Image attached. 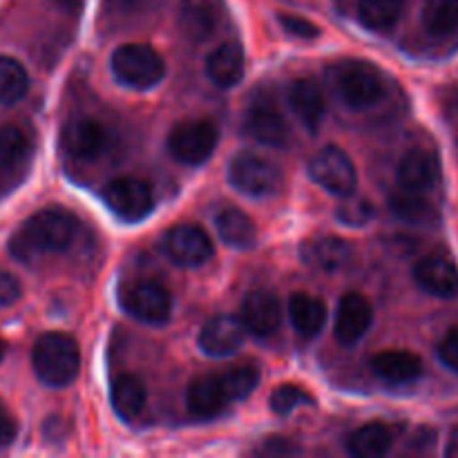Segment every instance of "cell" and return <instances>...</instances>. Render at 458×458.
<instances>
[{
  "label": "cell",
  "instance_id": "obj_1",
  "mask_svg": "<svg viewBox=\"0 0 458 458\" xmlns=\"http://www.w3.org/2000/svg\"><path fill=\"white\" fill-rule=\"evenodd\" d=\"M79 222L61 208H45L21 224L9 240V253L22 264H34L47 255L63 253L74 244Z\"/></svg>",
  "mask_w": 458,
  "mask_h": 458
},
{
  "label": "cell",
  "instance_id": "obj_2",
  "mask_svg": "<svg viewBox=\"0 0 458 458\" xmlns=\"http://www.w3.org/2000/svg\"><path fill=\"white\" fill-rule=\"evenodd\" d=\"M31 367L40 383L47 387H67L74 383L81 369L79 344L67 334H43L31 349Z\"/></svg>",
  "mask_w": 458,
  "mask_h": 458
},
{
  "label": "cell",
  "instance_id": "obj_3",
  "mask_svg": "<svg viewBox=\"0 0 458 458\" xmlns=\"http://www.w3.org/2000/svg\"><path fill=\"white\" fill-rule=\"evenodd\" d=\"M335 94L349 110H371L385 94V76L376 65L365 61L340 63L331 72Z\"/></svg>",
  "mask_w": 458,
  "mask_h": 458
},
{
  "label": "cell",
  "instance_id": "obj_4",
  "mask_svg": "<svg viewBox=\"0 0 458 458\" xmlns=\"http://www.w3.org/2000/svg\"><path fill=\"white\" fill-rule=\"evenodd\" d=\"M112 74L125 88L152 89L164 81L165 63L150 45L128 43L112 54Z\"/></svg>",
  "mask_w": 458,
  "mask_h": 458
},
{
  "label": "cell",
  "instance_id": "obj_5",
  "mask_svg": "<svg viewBox=\"0 0 458 458\" xmlns=\"http://www.w3.org/2000/svg\"><path fill=\"white\" fill-rule=\"evenodd\" d=\"M228 183L240 195L250 199H267L280 192L282 173L273 161L253 152H240L228 165Z\"/></svg>",
  "mask_w": 458,
  "mask_h": 458
},
{
  "label": "cell",
  "instance_id": "obj_6",
  "mask_svg": "<svg viewBox=\"0 0 458 458\" xmlns=\"http://www.w3.org/2000/svg\"><path fill=\"white\" fill-rule=\"evenodd\" d=\"M309 174L320 188H325L329 195L349 197L356 192L358 173L352 157L335 146H327L313 155L309 161Z\"/></svg>",
  "mask_w": 458,
  "mask_h": 458
},
{
  "label": "cell",
  "instance_id": "obj_7",
  "mask_svg": "<svg viewBox=\"0 0 458 458\" xmlns=\"http://www.w3.org/2000/svg\"><path fill=\"white\" fill-rule=\"evenodd\" d=\"M219 134L208 121H183L168 137V150L179 164L201 165L213 157Z\"/></svg>",
  "mask_w": 458,
  "mask_h": 458
},
{
  "label": "cell",
  "instance_id": "obj_8",
  "mask_svg": "<svg viewBox=\"0 0 458 458\" xmlns=\"http://www.w3.org/2000/svg\"><path fill=\"white\" fill-rule=\"evenodd\" d=\"M103 201L107 208L112 210L114 217L121 222H141L148 217L155 206V195L152 188L148 186L143 179L137 177H119L112 179L106 188H103Z\"/></svg>",
  "mask_w": 458,
  "mask_h": 458
},
{
  "label": "cell",
  "instance_id": "obj_9",
  "mask_svg": "<svg viewBox=\"0 0 458 458\" xmlns=\"http://www.w3.org/2000/svg\"><path fill=\"white\" fill-rule=\"evenodd\" d=\"M161 249L170 262L183 268L204 267L215 255L210 235L195 224H179L170 228L161 240Z\"/></svg>",
  "mask_w": 458,
  "mask_h": 458
},
{
  "label": "cell",
  "instance_id": "obj_10",
  "mask_svg": "<svg viewBox=\"0 0 458 458\" xmlns=\"http://www.w3.org/2000/svg\"><path fill=\"white\" fill-rule=\"evenodd\" d=\"M121 307L143 325H164L173 313V298L159 282L141 280L125 286L121 293Z\"/></svg>",
  "mask_w": 458,
  "mask_h": 458
},
{
  "label": "cell",
  "instance_id": "obj_11",
  "mask_svg": "<svg viewBox=\"0 0 458 458\" xmlns=\"http://www.w3.org/2000/svg\"><path fill=\"white\" fill-rule=\"evenodd\" d=\"M244 132L268 148H284L291 141V128L273 101H255L244 116Z\"/></svg>",
  "mask_w": 458,
  "mask_h": 458
},
{
  "label": "cell",
  "instance_id": "obj_12",
  "mask_svg": "<svg viewBox=\"0 0 458 458\" xmlns=\"http://www.w3.org/2000/svg\"><path fill=\"white\" fill-rule=\"evenodd\" d=\"M246 327L240 318L233 316H217L204 325L199 331V344L201 353L210 358H228L233 353L240 352V347L246 340Z\"/></svg>",
  "mask_w": 458,
  "mask_h": 458
},
{
  "label": "cell",
  "instance_id": "obj_13",
  "mask_svg": "<svg viewBox=\"0 0 458 458\" xmlns=\"http://www.w3.org/2000/svg\"><path fill=\"white\" fill-rule=\"evenodd\" d=\"M371 322H374V309H371L369 300L360 293H347L340 300L338 309H335V340L340 344L352 347V344L360 343L365 338Z\"/></svg>",
  "mask_w": 458,
  "mask_h": 458
},
{
  "label": "cell",
  "instance_id": "obj_14",
  "mask_svg": "<svg viewBox=\"0 0 458 458\" xmlns=\"http://www.w3.org/2000/svg\"><path fill=\"white\" fill-rule=\"evenodd\" d=\"M240 320L244 322L246 331L255 338H268L276 334L282 325L280 300L271 291H250L242 302Z\"/></svg>",
  "mask_w": 458,
  "mask_h": 458
},
{
  "label": "cell",
  "instance_id": "obj_15",
  "mask_svg": "<svg viewBox=\"0 0 458 458\" xmlns=\"http://www.w3.org/2000/svg\"><path fill=\"white\" fill-rule=\"evenodd\" d=\"M226 16L224 0H182L179 25L191 40H206L219 30Z\"/></svg>",
  "mask_w": 458,
  "mask_h": 458
},
{
  "label": "cell",
  "instance_id": "obj_16",
  "mask_svg": "<svg viewBox=\"0 0 458 458\" xmlns=\"http://www.w3.org/2000/svg\"><path fill=\"white\" fill-rule=\"evenodd\" d=\"M414 280L428 293L437 298H456L458 295V268L445 255H428L414 267Z\"/></svg>",
  "mask_w": 458,
  "mask_h": 458
},
{
  "label": "cell",
  "instance_id": "obj_17",
  "mask_svg": "<svg viewBox=\"0 0 458 458\" xmlns=\"http://www.w3.org/2000/svg\"><path fill=\"white\" fill-rule=\"evenodd\" d=\"M300 258L313 271L335 273L344 268L352 259V246L344 240L334 235H318L311 237L300 249Z\"/></svg>",
  "mask_w": 458,
  "mask_h": 458
},
{
  "label": "cell",
  "instance_id": "obj_18",
  "mask_svg": "<svg viewBox=\"0 0 458 458\" xmlns=\"http://www.w3.org/2000/svg\"><path fill=\"white\" fill-rule=\"evenodd\" d=\"M438 174H441V164L434 152L411 150L398 164L396 182L403 191L428 192L438 182Z\"/></svg>",
  "mask_w": 458,
  "mask_h": 458
},
{
  "label": "cell",
  "instance_id": "obj_19",
  "mask_svg": "<svg viewBox=\"0 0 458 458\" xmlns=\"http://www.w3.org/2000/svg\"><path fill=\"white\" fill-rule=\"evenodd\" d=\"M30 139L16 125H0V192L7 191L30 161Z\"/></svg>",
  "mask_w": 458,
  "mask_h": 458
},
{
  "label": "cell",
  "instance_id": "obj_20",
  "mask_svg": "<svg viewBox=\"0 0 458 458\" xmlns=\"http://www.w3.org/2000/svg\"><path fill=\"white\" fill-rule=\"evenodd\" d=\"M65 148L74 159L94 161L106 152L107 132L98 121L76 119L65 130Z\"/></svg>",
  "mask_w": 458,
  "mask_h": 458
},
{
  "label": "cell",
  "instance_id": "obj_21",
  "mask_svg": "<svg viewBox=\"0 0 458 458\" xmlns=\"http://www.w3.org/2000/svg\"><path fill=\"white\" fill-rule=\"evenodd\" d=\"M289 106L309 132H318L325 119V97L313 79H298L289 88Z\"/></svg>",
  "mask_w": 458,
  "mask_h": 458
},
{
  "label": "cell",
  "instance_id": "obj_22",
  "mask_svg": "<svg viewBox=\"0 0 458 458\" xmlns=\"http://www.w3.org/2000/svg\"><path fill=\"white\" fill-rule=\"evenodd\" d=\"M244 49L237 43H222L206 58V76L222 89L235 88L244 76Z\"/></svg>",
  "mask_w": 458,
  "mask_h": 458
},
{
  "label": "cell",
  "instance_id": "obj_23",
  "mask_svg": "<svg viewBox=\"0 0 458 458\" xmlns=\"http://www.w3.org/2000/svg\"><path fill=\"white\" fill-rule=\"evenodd\" d=\"M186 403L192 416H197L201 420H208L222 414L231 401H228L226 392H224L219 376L208 374L192 380L191 387H188Z\"/></svg>",
  "mask_w": 458,
  "mask_h": 458
},
{
  "label": "cell",
  "instance_id": "obj_24",
  "mask_svg": "<svg viewBox=\"0 0 458 458\" xmlns=\"http://www.w3.org/2000/svg\"><path fill=\"white\" fill-rule=\"evenodd\" d=\"M371 371L385 383H411L423 374V362L416 353L394 349V352H380L371 360Z\"/></svg>",
  "mask_w": 458,
  "mask_h": 458
},
{
  "label": "cell",
  "instance_id": "obj_25",
  "mask_svg": "<svg viewBox=\"0 0 458 458\" xmlns=\"http://www.w3.org/2000/svg\"><path fill=\"white\" fill-rule=\"evenodd\" d=\"M219 240L237 250H249L258 244V228L246 213L237 208H226L215 219Z\"/></svg>",
  "mask_w": 458,
  "mask_h": 458
},
{
  "label": "cell",
  "instance_id": "obj_26",
  "mask_svg": "<svg viewBox=\"0 0 458 458\" xmlns=\"http://www.w3.org/2000/svg\"><path fill=\"white\" fill-rule=\"evenodd\" d=\"M289 318L293 329L302 338H313L325 329L327 304L316 295L295 293L289 300Z\"/></svg>",
  "mask_w": 458,
  "mask_h": 458
},
{
  "label": "cell",
  "instance_id": "obj_27",
  "mask_svg": "<svg viewBox=\"0 0 458 458\" xmlns=\"http://www.w3.org/2000/svg\"><path fill=\"white\" fill-rule=\"evenodd\" d=\"M389 210L401 222L414 224V226H434L438 222V210L423 197V192L396 191L387 199Z\"/></svg>",
  "mask_w": 458,
  "mask_h": 458
},
{
  "label": "cell",
  "instance_id": "obj_28",
  "mask_svg": "<svg viewBox=\"0 0 458 458\" xmlns=\"http://www.w3.org/2000/svg\"><path fill=\"white\" fill-rule=\"evenodd\" d=\"M392 429L383 423H367L349 434L347 450L356 458H378L385 456L392 447Z\"/></svg>",
  "mask_w": 458,
  "mask_h": 458
},
{
  "label": "cell",
  "instance_id": "obj_29",
  "mask_svg": "<svg viewBox=\"0 0 458 458\" xmlns=\"http://www.w3.org/2000/svg\"><path fill=\"white\" fill-rule=\"evenodd\" d=\"M112 407L123 420H134L146 407V387L132 374H123L112 380Z\"/></svg>",
  "mask_w": 458,
  "mask_h": 458
},
{
  "label": "cell",
  "instance_id": "obj_30",
  "mask_svg": "<svg viewBox=\"0 0 458 458\" xmlns=\"http://www.w3.org/2000/svg\"><path fill=\"white\" fill-rule=\"evenodd\" d=\"M405 12V0H358V21L371 31L392 30Z\"/></svg>",
  "mask_w": 458,
  "mask_h": 458
},
{
  "label": "cell",
  "instance_id": "obj_31",
  "mask_svg": "<svg viewBox=\"0 0 458 458\" xmlns=\"http://www.w3.org/2000/svg\"><path fill=\"white\" fill-rule=\"evenodd\" d=\"M423 27L434 38L458 31V0H425Z\"/></svg>",
  "mask_w": 458,
  "mask_h": 458
},
{
  "label": "cell",
  "instance_id": "obj_32",
  "mask_svg": "<svg viewBox=\"0 0 458 458\" xmlns=\"http://www.w3.org/2000/svg\"><path fill=\"white\" fill-rule=\"evenodd\" d=\"M30 88L27 70L12 56H0V106H13Z\"/></svg>",
  "mask_w": 458,
  "mask_h": 458
},
{
  "label": "cell",
  "instance_id": "obj_33",
  "mask_svg": "<svg viewBox=\"0 0 458 458\" xmlns=\"http://www.w3.org/2000/svg\"><path fill=\"white\" fill-rule=\"evenodd\" d=\"M219 380H222V387L226 392L228 401H244L258 387L259 369L255 365H237L219 374Z\"/></svg>",
  "mask_w": 458,
  "mask_h": 458
},
{
  "label": "cell",
  "instance_id": "obj_34",
  "mask_svg": "<svg viewBox=\"0 0 458 458\" xmlns=\"http://www.w3.org/2000/svg\"><path fill=\"white\" fill-rule=\"evenodd\" d=\"M302 405H313V398L298 385H280L271 394V410L277 416H289L291 411Z\"/></svg>",
  "mask_w": 458,
  "mask_h": 458
},
{
  "label": "cell",
  "instance_id": "obj_35",
  "mask_svg": "<svg viewBox=\"0 0 458 458\" xmlns=\"http://www.w3.org/2000/svg\"><path fill=\"white\" fill-rule=\"evenodd\" d=\"M335 217L344 224V226H365L371 217H374V206L369 201L360 199V197H344L340 208L335 210Z\"/></svg>",
  "mask_w": 458,
  "mask_h": 458
},
{
  "label": "cell",
  "instance_id": "obj_36",
  "mask_svg": "<svg viewBox=\"0 0 458 458\" xmlns=\"http://www.w3.org/2000/svg\"><path fill=\"white\" fill-rule=\"evenodd\" d=\"M280 25L284 27L286 34L295 36L300 40H313L320 36V27L316 22L307 21L302 16H295V13H282L280 16Z\"/></svg>",
  "mask_w": 458,
  "mask_h": 458
},
{
  "label": "cell",
  "instance_id": "obj_37",
  "mask_svg": "<svg viewBox=\"0 0 458 458\" xmlns=\"http://www.w3.org/2000/svg\"><path fill=\"white\" fill-rule=\"evenodd\" d=\"M438 360L458 374V327L450 329L438 344Z\"/></svg>",
  "mask_w": 458,
  "mask_h": 458
},
{
  "label": "cell",
  "instance_id": "obj_38",
  "mask_svg": "<svg viewBox=\"0 0 458 458\" xmlns=\"http://www.w3.org/2000/svg\"><path fill=\"white\" fill-rule=\"evenodd\" d=\"M21 298V284L16 277L7 271H0V309H7Z\"/></svg>",
  "mask_w": 458,
  "mask_h": 458
},
{
  "label": "cell",
  "instance_id": "obj_39",
  "mask_svg": "<svg viewBox=\"0 0 458 458\" xmlns=\"http://www.w3.org/2000/svg\"><path fill=\"white\" fill-rule=\"evenodd\" d=\"M16 432H18L16 419H13L12 411L0 403V447L9 445V443L16 438Z\"/></svg>",
  "mask_w": 458,
  "mask_h": 458
},
{
  "label": "cell",
  "instance_id": "obj_40",
  "mask_svg": "<svg viewBox=\"0 0 458 458\" xmlns=\"http://www.w3.org/2000/svg\"><path fill=\"white\" fill-rule=\"evenodd\" d=\"M300 447H295L289 438H268L262 443L258 454H298Z\"/></svg>",
  "mask_w": 458,
  "mask_h": 458
},
{
  "label": "cell",
  "instance_id": "obj_41",
  "mask_svg": "<svg viewBox=\"0 0 458 458\" xmlns=\"http://www.w3.org/2000/svg\"><path fill=\"white\" fill-rule=\"evenodd\" d=\"M107 7L114 9V12L128 13V12H139L143 7H150V4L159 3V0H106Z\"/></svg>",
  "mask_w": 458,
  "mask_h": 458
},
{
  "label": "cell",
  "instance_id": "obj_42",
  "mask_svg": "<svg viewBox=\"0 0 458 458\" xmlns=\"http://www.w3.org/2000/svg\"><path fill=\"white\" fill-rule=\"evenodd\" d=\"M3 356H4V344L3 340H0V360H3Z\"/></svg>",
  "mask_w": 458,
  "mask_h": 458
}]
</instances>
